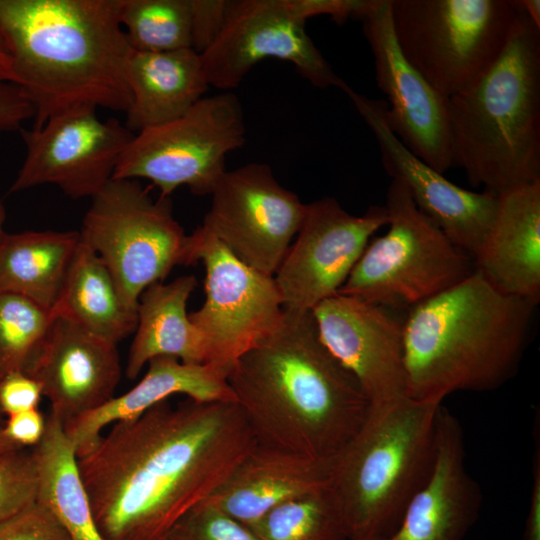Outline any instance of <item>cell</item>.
<instances>
[{"mask_svg":"<svg viewBox=\"0 0 540 540\" xmlns=\"http://www.w3.org/2000/svg\"><path fill=\"white\" fill-rule=\"evenodd\" d=\"M34 117V108L23 89L11 82H0V132L21 129Z\"/></svg>","mask_w":540,"mask_h":540,"instance_id":"obj_38","label":"cell"},{"mask_svg":"<svg viewBox=\"0 0 540 540\" xmlns=\"http://www.w3.org/2000/svg\"><path fill=\"white\" fill-rule=\"evenodd\" d=\"M388 229L367 244L338 293L407 311L469 277L471 256L454 245L392 179L386 195Z\"/></svg>","mask_w":540,"mask_h":540,"instance_id":"obj_7","label":"cell"},{"mask_svg":"<svg viewBox=\"0 0 540 540\" xmlns=\"http://www.w3.org/2000/svg\"><path fill=\"white\" fill-rule=\"evenodd\" d=\"M127 79L131 103L125 126L134 134L179 118L209 88L200 55L192 48L133 51Z\"/></svg>","mask_w":540,"mask_h":540,"instance_id":"obj_24","label":"cell"},{"mask_svg":"<svg viewBox=\"0 0 540 540\" xmlns=\"http://www.w3.org/2000/svg\"><path fill=\"white\" fill-rule=\"evenodd\" d=\"M201 224L239 260L274 276L296 236L305 204L265 163L226 171Z\"/></svg>","mask_w":540,"mask_h":540,"instance_id":"obj_12","label":"cell"},{"mask_svg":"<svg viewBox=\"0 0 540 540\" xmlns=\"http://www.w3.org/2000/svg\"><path fill=\"white\" fill-rule=\"evenodd\" d=\"M0 82L13 83V73L9 59H0Z\"/></svg>","mask_w":540,"mask_h":540,"instance_id":"obj_41","label":"cell"},{"mask_svg":"<svg viewBox=\"0 0 540 540\" xmlns=\"http://www.w3.org/2000/svg\"><path fill=\"white\" fill-rule=\"evenodd\" d=\"M137 311L142 292L183 264L187 235L170 197L153 199L135 179H111L93 198L79 231Z\"/></svg>","mask_w":540,"mask_h":540,"instance_id":"obj_9","label":"cell"},{"mask_svg":"<svg viewBox=\"0 0 540 540\" xmlns=\"http://www.w3.org/2000/svg\"><path fill=\"white\" fill-rule=\"evenodd\" d=\"M390 9L402 55L447 98L496 61L519 14L516 0H390Z\"/></svg>","mask_w":540,"mask_h":540,"instance_id":"obj_8","label":"cell"},{"mask_svg":"<svg viewBox=\"0 0 540 540\" xmlns=\"http://www.w3.org/2000/svg\"><path fill=\"white\" fill-rule=\"evenodd\" d=\"M311 312L321 341L354 376L370 406L406 396L403 330L407 311L337 293Z\"/></svg>","mask_w":540,"mask_h":540,"instance_id":"obj_17","label":"cell"},{"mask_svg":"<svg viewBox=\"0 0 540 540\" xmlns=\"http://www.w3.org/2000/svg\"><path fill=\"white\" fill-rule=\"evenodd\" d=\"M0 379H1V378H0ZM0 412H1V410H0Z\"/></svg>","mask_w":540,"mask_h":540,"instance_id":"obj_45","label":"cell"},{"mask_svg":"<svg viewBox=\"0 0 540 540\" xmlns=\"http://www.w3.org/2000/svg\"><path fill=\"white\" fill-rule=\"evenodd\" d=\"M498 208L475 270L507 295L540 300V180L498 195Z\"/></svg>","mask_w":540,"mask_h":540,"instance_id":"obj_22","label":"cell"},{"mask_svg":"<svg viewBox=\"0 0 540 540\" xmlns=\"http://www.w3.org/2000/svg\"><path fill=\"white\" fill-rule=\"evenodd\" d=\"M20 132L26 155L9 193L53 184L73 199L93 198L112 179L135 135L117 119L100 120L92 108L68 111Z\"/></svg>","mask_w":540,"mask_h":540,"instance_id":"obj_15","label":"cell"},{"mask_svg":"<svg viewBox=\"0 0 540 540\" xmlns=\"http://www.w3.org/2000/svg\"><path fill=\"white\" fill-rule=\"evenodd\" d=\"M241 103L230 92L203 97L172 121L136 133L122 153L112 179H147L170 195L187 186L211 195L227 171L226 156L245 143Z\"/></svg>","mask_w":540,"mask_h":540,"instance_id":"obj_10","label":"cell"},{"mask_svg":"<svg viewBox=\"0 0 540 540\" xmlns=\"http://www.w3.org/2000/svg\"><path fill=\"white\" fill-rule=\"evenodd\" d=\"M517 4L531 22L540 29V1L539 0H516Z\"/></svg>","mask_w":540,"mask_h":540,"instance_id":"obj_40","label":"cell"},{"mask_svg":"<svg viewBox=\"0 0 540 540\" xmlns=\"http://www.w3.org/2000/svg\"><path fill=\"white\" fill-rule=\"evenodd\" d=\"M481 504L480 487L465 465L462 427L441 404L432 469L390 540H463L476 522Z\"/></svg>","mask_w":540,"mask_h":540,"instance_id":"obj_20","label":"cell"},{"mask_svg":"<svg viewBox=\"0 0 540 540\" xmlns=\"http://www.w3.org/2000/svg\"><path fill=\"white\" fill-rule=\"evenodd\" d=\"M387 223L385 206L372 205L356 216L332 197L305 204L295 241L274 274L283 309L312 311L337 294L371 237Z\"/></svg>","mask_w":540,"mask_h":540,"instance_id":"obj_14","label":"cell"},{"mask_svg":"<svg viewBox=\"0 0 540 540\" xmlns=\"http://www.w3.org/2000/svg\"><path fill=\"white\" fill-rule=\"evenodd\" d=\"M0 540H73L56 517L37 501L0 522Z\"/></svg>","mask_w":540,"mask_h":540,"instance_id":"obj_34","label":"cell"},{"mask_svg":"<svg viewBox=\"0 0 540 540\" xmlns=\"http://www.w3.org/2000/svg\"><path fill=\"white\" fill-rule=\"evenodd\" d=\"M328 486L273 508L247 527L257 540H348Z\"/></svg>","mask_w":540,"mask_h":540,"instance_id":"obj_29","label":"cell"},{"mask_svg":"<svg viewBox=\"0 0 540 540\" xmlns=\"http://www.w3.org/2000/svg\"><path fill=\"white\" fill-rule=\"evenodd\" d=\"M359 20L373 56L375 78L386 95V122L415 156L444 174L454 166L448 98L402 55L393 31L390 0H369Z\"/></svg>","mask_w":540,"mask_h":540,"instance_id":"obj_16","label":"cell"},{"mask_svg":"<svg viewBox=\"0 0 540 540\" xmlns=\"http://www.w3.org/2000/svg\"><path fill=\"white\" fill-rule=\"evenodd\" d=\"M54 320L51 310L14 293H0V378L25 372Z\"/></svg>","mask_w":540,"mask_h":540,"instance_id":"obj_31","label":"cell"},{"mask_svg":"<svg viewBox=\"0 0 540 540\" xmlns=\"http://www.w3.org/2000/svg\"><path fill=\"white\" fill-rule=\"evenodd\" d=\"M19 448H23L16 443H14L12 440H10L4 433L3 427H0V453L8 452L12 450H16Z\"/></svg>","mask_w":540,"mask_h":540,"instance_id":"obj_42","label":"cell"},{"mask_svg":"<svg viewBox=\"0 0 540 540\" xmlns=\"http://www.w3.org/2000/svg\"><path fill=\"white\" fill-rule=\"evenodd\" d=\"M175 394L197 402H235L227 375L219 368L160 356L148 362L147 372L134 387L67 423L64 430L80 456L93 448L106 426L134 420Z\"/></svg>","mask_w":540,"mask_h":540,"instance_id":"obj_23","label":"cell"},{"mask_svg":"<svg viewBox=\"0 0 540 540\" xmlns=\"http://www.w3.org/2000/svg\"><path fill=\"white\" fill-rule=\"evenodd\" d=\"M448 103L454 166L471 185L499 195L540 180V29L520 7L499 57Z\"/></svg>","mask_w":540,"mask_h":540,"instance_id":"obj_5","label":"cell"},{"mask_svg":"<svg viewBox=\"0 0 540 540\" xmlns=\"http://www.w3.org/2000/svg\"><path fill=\"white\" fill-rule=\"evenodd\" d=\"M369 0H285L289 10L300 20L327 15L338 24L349 18L359 19Z\"/></svg>","mask_w":540,"mask_h":540,"instance_id":"obj_37","label":"cell"},{"mask_svg":"<svg viewBox=\"0 0 540 540\" xmlns=\"http://www.w3.org/2000/svg\"><path fill=\"white\" fill-rule=\"evenodd\" d=\"M162 540H164V538Z\"/></svg>","mask_w":540,"mask_h":540,"instance_id":"obj_46","label":"cell"},{"mask_svg":"<svg viewBox=\"0 0 540 540\" xmlns=\"http://www.w3.org/2000/svg\"><path fill=\"white\" fill-rule=\"evenodd\" d=\"M80 243L75 231L4 233L0 239V293L24 296L52 310Z\"/></svg>","mask_w":540,"mask_h":540,"instance_id":"obj_27","label":"cell"},{"mask_svg":"<svg viewBox=\"0 0 540 540\" xmlns=\"http://www.w3.org/2000/svg\"><path fill=\"white\" fill-rule=\"evenodd\" d=\"M333 461L256 443L204 501L248 526L285 502L326 488Z\"/></svg>","mask_w":540,"mask_h":540,"instance_id":"obj_21","label":"cell"},{"mask_svg":"<svg viewBox=\"0 0 540 540\" xmlns=\"http://www.w3.org/2000/svg\"><path fill=\"white\" fill-rule=\"evenodd\" d=\"M0 59H9V53L6 46L5 39L3 37V34L0 30Z\"/></svg>","mask_w":540,"mask_h":540,"instance_id":"obj_43","label":"cell"},{"mask_svg":"<svg viewBox=\"0 0 540 540\" xmlns=\"http://www.w3.org/2000/svg\"><path fill=\"white\" fill-rule=\"evenodd\" d=\"M38 477L37 502L45 506L73 540H103L92 514L77 454L63 423L52 413L32 450Z\"/></svg>","mask_w":540,"mask_h":540,"instance_id":"obj_28","label":"cell"},{"mask_svg":"<svg viewBox=\"0 0 540 540\" xmlns=\"http://www.w3.org/2000/svg\"><path fill=\"white\" fill-rule=\"evenodd\" d=\"M227 383L257 443L332 461L370 404L320 339L311 311L283 310L277 326L238 358Z\"/></svg>","mask_w":540,"mask_h":540,"instance_id":"obj_2","label":"cell"},{"mask_svg":"<svg viewBox=\"0 0 540 540\" xmlns=\"http://www.w3.org/2000/svg\"><path fill=\"white\" fill-rule=\"evenodd\" d=\"M120 23L135 52L191 47V0H120Z\"/></svg>","mask_w":540,"mask_h":540,"instance_id":"obj_30","label":"cell"},{"mask_svg":"<svg viewBox=\"0 0 540 540\" xmlns=\"http://www.w3.org/2000/svg\"><path fill=\"white\" fill-rule=\"evenodd\" d=\"M256 439L235 402L162 401L77 456L103 540H162Z\"/></svg>","mask_w":540,"mask_h":540,"instance_id":"obj_1","label":"cell"},{"mask_svg":"<svg viewBox=\"0 0 540 540\" xmlns=\"http://www.w3.org/2000/svg\"><path fill=\"white\" fill-rule=\"evenodd\" d=\"M202 262L205 301L189 319L211 364L226 375L240 356L279 323L283 304L274 276L239 260L202 225L187 235L184 265Z\"/></svg>","mask_w":540,"mask_h":540,"instance_id":"obj_11","label":"cell"},{"mask_svg":"<svg viewBox=\"0 0 540 540\" xmlns=\"http://www.w3.org/2000/svg\"><path fill=\"white\" fill-rule=\"evenodd\" d=\"M164 540H257L251 530L202 501L184 514Z\"/></svg>","mask_w":540,"mask_h":540,"instance_id":"obj_33","label":"cell"},{"mask_svg":"<svg viewBox=\"0 0 540 540\" xmlns=\"http://www.w3.org/2000/svg\"><path fill=\"white\" fill-rule=\"evenodd\" d=\"M200 58L209 86L224 91L239 86L249 71L267 58L290 62L317 88H339L344 81L285 0H228L222 28Z\"/></svg>","mask_w":540,"mask_h":540,"instance_id":"obj_13","label":"cell"},{"mask_svg":"<svg viewBox=\"0 0 540 540\" xmlns=\"http://www.w3.org/2000/svg\"><path fill=\"white\" fill-rule=\"evenodd\" d=\"M24 373L38 382L50 413L66 425L114 397L121 366L117 345L54 317Z\"/></svg>","mask_w":540,"mask_h":540,"instance_id":"obj_19","label":"cell"},{"mask_svg":"<svg viewBox=\"0 0 540 540\" xmlns=\"http://www.w3.org/2000/svg\"><path fill=\"white\" fill-rule=\"evenodd\" d=\"M45 427L46 418L38 409H32L9 415L3 431L21 447L35 446L41 440Z\"/></svg>","mask_w":540,"mask_h":540,"instance_id":"obj_39","label":"cell"},{"mask_svg":"<svg viewBox=\"0 0 540 540\" xmlns=\"http://www.w3.org/2000/svg\"><path fill=\"white\" fill-rule=\"evenodd\" d=\"M42 392L36 380L16 371L0 379V410L9 415L38 409Z\"/></svg>","mask_w":540,"mask_h":540,"instance_id":"obj_36","label":"cell"},{"mask_svg":"<svg viewBox=\"0 0 540 540\" xmlns=\"http://www.w3.org/2000/svg\"><path fill=\"white\" fill-rule=\"evenodd\" d=\"M4 222H5V209L2 203L0 202V239L5 233L3 230Z\"/></svg>","mask_w":540,"mask_h":540,"instance_id":"obj_44","label":"cell"},{"mask_svg":"<svg viewBox=\"0 0 540 540\" xmlns=\"http://www.w3.org/2000/svg\"><path fill=\"white\" fill-rule=\"evenodd\" d=\"M537 302L507 295L476 270L407 310L406 396L442 403L458 391H493L514 377Z\"/></svg>","mask_w":540,"mask_h":540,"instance_id":"obj_4","label":"cell"},{"mask_svg":"<svg viewBox=\"0 0 540 540\" xmlns=\"http://www.w3.org/2000/svg\"><path fill=\"white\" fill-rule=\"evenodd\" d=\"M441 404L404 396L370 406L335 457L328 487L348 540H390L397 531L432 469Z\"/></svg>","mask_w":540,"mask_h":540,"instance_id":"obj_6","label":"cell"},{"mask_svg":"<svg viewBox=\"0 0 540 540\" xmlns=\"http://www.w3.org/2000/svg\"><path fill=\"white\" fill-rule=\"evenodd\" d=\"M51 312L115 345L137 325V311L124 302L107 266L81 238Z\"/></svg>","mask_w":540,"mask_h":540,"instance_id":"obj_26","label":"cell"},{"mask_svg":"<svg viewBox=\"0 0 540 540\" xmlns=\"http://www.w3.org/2000/svg\"><path fill=\"white\" fill-rule=\"evenodd\" d=\"M120 0H0L13 83L34 108L33 129L68 111L127 112L133 53Z\"/></svg>","mask_w":540,"mask_h":540,"instance_id":"obj_3","label":"cell"},{"mask_svg":"<svg viewBox=\"0 0 540 540\" xmlns=\"http://www.w3.org/2000/svg\"><path fill=\"white\" fill-rule=\"evenodd\" d=\"M228 0H191V47L199 55L217 38Z\"/></svg>","mask_w":540,"mask_h":540,"instance_id":"obj_35","label":"cell"},{"mask_svg":"<svg viewBox=\"0 0 540 540\" xmlns=\"http://www.w3.org/2000/svg\"><path fill=\"white\" fill-rule=\"evenodd\" d=\"M38 477L31 452L23 448L0 453V522L37 500Z\"/></svg>","mask_w":540,"mask_h":540,"instance_id":"obj_32","label":"cell"},{"mask_svg":"<svg viewBox=\"0 0 540 540\" xmlns=\"http://www.w3.org/2000/svg\"><path fill=\"white\" fill-rule=\"evenodd\" d=\"M197 285L193 275L157 282L140 295L137 325L130 346L127 378H137L150 360L171 356L187 364H208L205 342L189 319L187 302Z\"/></svg>","mask_w":540,"mask_h":540,"instance_id":"obj_25","label":"cell"},{"mask_svg":"<svg viewBox=\"0 0 540 540\" xmlns=\"http://www.w3.org/2000/svg\"><path fill=\"white\" fill-rule=\"evenodd\" d=\"M370 127L387 174L401 181L417 208L432 220L449 240L475 257L494 221L498 194L474 192L455 185L410 152L389 128L385 104L370 99L345 81L339 87Z\"/></svg>","mask_w":540,"mask_h":540,"instance_id":"obj_18","label":"cell"}]
</instances>
